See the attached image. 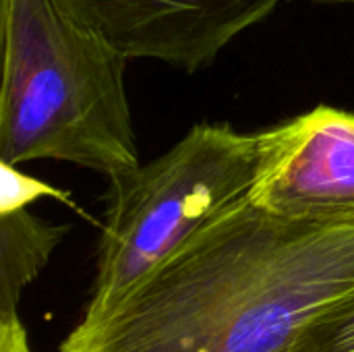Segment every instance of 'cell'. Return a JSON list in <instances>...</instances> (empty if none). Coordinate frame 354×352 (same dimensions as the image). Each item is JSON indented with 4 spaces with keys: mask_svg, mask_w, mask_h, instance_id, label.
<instances>
[{
    "mask_svg": "<svg viewBox=\"0 0 354 352\" xmlns=\"http://www.w3.org/2000/svg\"><path fill=\"white\" fill-rule=\"evenodd\" d=\"M354 295V226L301 224L230 205L129 297L79 319L58 352H288Z\"/></svg>",
    "mask_w": 354,
    "mask_h": 352,
    "instance_id": "6da1fadb",
    "label": "cell"
},
{
    "mask_svg": "<svg viewBox=\"0 0 354 352\" xmlns=\"http://www.w3.org/2000/svg\"><path fill=\"white\" fill-rule=\"evenodd\" d=\"M0 162H68L106 178L139 166L127 58L58 0H0Z\"/></svg>",
    "mask_w": 354,
    "mask_h": 352,
    "instance_id": "7a4b0ae2",
    "label": "cell"
},
{
    "mask_svg": "<svg viewBox=\"0 0 354 352\" xmlns=\"http://www.w3.org/2000/svg\"><path fill=\"white\" fill-rule=\"evenodd\" d=\"M257 164L259 133L199 122L149 164L108 178L95 278L81 319L114 309L191 234L249 197Z\"/></svg>",
    "mask_w": 354,
    "mask_h": 352,
    "instance_id": "3957f363",
    "label": "cell"
},
{
    "mask_svg": "<svg viewBox=\"0 0 354 352\" xmlns=\"http://www.w3.org/2000/svg\"><path fill=\"white\" fill-rule=\"evenodd\" d=\"M249 199L284 220L354 226V110L322 104L259 133Z\"/></svg>",
    "mask_w": 354,
    "mask_h": 352,
    "instance_id": "277c9868",
    "label": "cell"
},
{
    "mask_svg": "<svg viewBox=\"0 0 354 352\" xmlns=\"http://www.w3.org/2000/svg\"><path fill=\"white\" fill-rule=\"evenodd\" d=\"M127 58L195 73L284 0H58Z\"/></svg>",
    "mask_w": 354,
    "mask_h": 352,
    "instance_id": "5b68a950",
    "label": "cell"
},
{
    "mask_svg": "<svg viewBox=\"0 0 354 352\" xmlns=\"http://www.w3.org/2000/svg\"><path fill=\"white\" fill-rule=\"evenodd\" d=\"M71 226L54 224L27 207L0 214V315L17 313L23 290L48 266Z\"/></svg>",
    "mask_w": 354,
    "mask_h": 352,
    "instance_id": "8992f818",
    "label": "cell"
},
{
    "mask_svg": "<svg viewBox=\"0 0 354 352\" xmlns=\"http://www.w3.org/2000/svg\"><path fill=\"white\" fill-rule=\"evenodd\" d=\"M288 352H354V295L317 315Z\"/></svg>",
    "mask_w": 354,
    "mask_h": 352,
    "instance_id": "52a82bcc",
    "label": "cell"
},
{
    "mask_svg": "<svg viewBox=\"0 0 354 352\" xmlns=\"http://www.w3.org/2000/svg\"><path fill=\"white\" fill-rule=\"evenodd\" d=\"M39 197H54L62 203H68L71 207H77L71 201L68 193L54 189V187L46 185L44 180L23 174L15 164L0 162V214L29 207Z\"/></svg>",
    "mask_w": 354,
    "mask_h": 352,
    "instance_id": "ba28073f",
    "label": "cell"
},
{
    "mask_svg": "<svg viewBox=\"0 0 354 352\" xmlns=\"http://www.w3.org/2000/svg\"><path fill=\"white\" fill-rule=\"evenodd\" d=\"M0 352H33L19 311L0 315Z\"/></svg>",
    "mask_w": 354,
    "mask_h": 352,
    "instance_id": "9c48e42d",
    "label": "cell"
},
{
    "mask_svg": "<svg viewBox=\"0 0 354 352\" xmlns=\"http://www.w3.org/2000/svg\"><path fill=\"white\" fill-rule=\"evenodd\" d=\"M311 2H336V4H354V0H311Z\"/></svg>",
    "mask_w": 354,
    "mask_h": 352,
    "instance_id": "30bf717a",
    "label": "cell"
}]
</instances>
